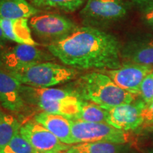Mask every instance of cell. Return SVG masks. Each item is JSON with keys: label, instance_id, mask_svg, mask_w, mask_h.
<instances>
[{"label": "cell", "instance_id": "obj_1", "mask_svg": "<svg viewBox=\"0 0 153 153\" xmlns=\"http://www.w3.org/2000/svg\"><path fill=\"white\" fill-rule=\"evenodd\" d=\"M45 46L55 58L76 70H114L122 65L118 38L91 26H79L68 37Z\"/></svg>", "mask_w": 153, "mask_h": 153}, {"label": "cell", "instance_id": "obj_2", "mask_svg": "<svg viewBox=\"0 0 153 153\" xmlns=\"http://www.w3.org/2000/svg\"><path fill=\"white\" fill-rule=\"evenodd\" d=\"M68 87L82 100L94 103L106 110L133 102L136 97L118 87L103 71H93L81 75L72 86Z\"/></svg>", "mask_w": 153, "mask_h": 153}, {"label": "cell", "instance_id": "obj_3", "mask_svg": "<svg viewBox=\"0 0 153 153\" xmlns=\"http://www.w3.org/2000/svg\"><path fill=\"white\" fill-rule=\"evenodd\" d=\"M21 94L28 106L41 111L58 114L72 119L78 114L82 100L79 96L67 87L37 88L22 85Z\"/></svg>", "mask_w": 153, "mask_h": 153}, {"label": "cell", "instance_id": "obj_4", "mask_svg": "<svg viewBox=\"0 0 153 153\" xmlns=\"http://www.w3.org/2000/svg\"><path fill=\"white\" fill-rule=\"evenodd\" d=\"M9 73L23 85L48 88L71 81L76 78L78 71L65 65L50 61L23 67Z\"/></svg>", "mask_w": 153, "mask_h": 153}, {"label": "cell", "instance_id": "obj_5", "mask_svg": "<svg viewBox=\"0 0 153 153\" xmlns=\"http://www.w3.org/2000/svg\"><path fill=\"white\" fill-rule=\"evenodd\" d=\"M28 23L34 36L45 45L64 39L79 28L70 19L56 13L36 14Z\"/></svg>", "mask_w": 153, "mask_h": 153}, {"label": "cell", "instance_id": "obj_6", "mask_svg": "<svg viewBox=\"0 0 153 153\" xmlns=\"http://www.w3.org/2000/svg\"><path fill=\"white\" fill-rule=\"evenodd\" d=\"M127 11L123 0H87L79 16L84 26L99 28L121 20Z\"/></svg>", "mask_w": 153, "mask_h": 153}, {"label": "cell", "instance_id": "obj_7", "mask_svg": "<svg viewBox=\"0 0 153 153\" xmlns=\"http://www.w3.org/2000/svg\"><path fill=\"white\" fill-rule=\"evenodd\" d=\"M70 120L74 145L94 142L126 144L131 141V135L128 132L116 128L106 123H89Z\"/></svg>", "mask_w": 153, "mask_h": 153}, {"label": "cell", "instance_id": "obj_8", "mask_svg": "<svg viewBox=\"0 0 153 153\" xmlns=\"http://www.w3.org/2000/svg\"><path fill=\"white\" fill-rule=\"evenodd\" d=\"M55 57L48 51L36 45L18 44L8 48L0 49V69L11 72L38 62H50Z\"/></svg>", "mask_w": 153, "mask_h": 153}, {"label": "cell", "instance_id": "obj_9", "mask_svg": "<svg viewBox=\"0 0 153 153\" xmlns=\"http://www.w3.org/2000/svg\"><path fill=\"white\" fill-rule=\"evenodd\" d=\"M19 132L31 145L36 153H62L68 151L72 146L61 142L35 120L25 122Z\"/></svg>", "mask_w": 153, "mask_h": 153}, {"label": "cell", "instance_id": "obj_10", "mask_svg": "<svg viewBox=\"0 0 153 153\" xmlns=\"http://www.w3.org/2000/svg\"><path fill=\"white\" fill-rule=\"evenodd\" d=\"M118 87L135 96L140 94V87L145 77L153 71L152 66L123 62L114 70H102Z\"/></svg>", "mask_w": 153, "mask_h": 153}, {"label": "cell", "instance_id": "obj_11", "mask_svg": "<svg viewBox=\"0 0 153 153\" xmlns=\"http://www.w3.org/2000/svg\"><path fill=\"white\" fill-rule=\"evenodd\" d=\"M147 106L143 101L118 105L108 111L107 123L124 131H133L145 121L143 111Z\"/></svg>", "mask_w": 153, "mask_h": 153}, {"label": "cell", "instance_id": "obj_12", "mask_svg": "<svg viewBox=\"0 0 153 153\" xmlns=\"http://www.w3.org/2000/svg\"><path fill=\"white\" fill-rule=\"evenodd\" d=\"M22 85L14 76L0 69V106L19 118L29 107L21 94Z\"/></svg>", "mask_w": 153, "mask_h": 153}, {"label": "cell", "instance_id": "obj_13", "mask_svg": "<svg viewBox=\"0 0 153 153\" xmlns=\"http://www.w3.org/2000/svg\"><path fill=\"white\" fill-rule=\"evenodd\" d=\"M121 59L125 62L153 65V36L129 41L121 48Z\"/></svg>", "mask_w": 153, "mask_h": 153}, {"label": "cell", "instance_id": "obj_14", "mask_svg": "<svg viewBox=\"0 0 153 153\" xmlns=\"http://www.w3.org/2000/svg\"><path fill=\"white\" fill-rule=\"evenodd\" d=\"M34 120L48 130L61 142L70 145H74L69 118L61 115L41 111L35 115Z\"/></svg>", "mask_w": 153, "mask_h": 153}, {"label": "cell", "instance_id": "obj_15", "mask_svg": "<svg viewBox=\"0 0 153 153\" xmlns=\"http://www.w3.org/2000/svg\"><path fill=\"white\" fill-rule=\"evenodd\" d=\"M0 26L6 38L18 44L39 45L32 37L28 19H0Z\"/></svg>", "mask_w": 153, "mask_h": 153}, {"label": "cell", "instance_id": "obj_16", "mask_svg": "<svg viewBox=\"0 0 153 153\" xmlns=\"http://www.w3.org/2000/svg\"><path fill=\"white\" fill-rule=\"evenodd\" d=\"M39 12L27 0H0V19H28Z\"/></svg>", "mask_w": 153, "mask_h": 153}, {"label": "cell", "instance_id": "obj_17", "mask_svg": "<svg viewBox=\"0 0 153 153\" xmlns=\"http://www.w3.org/2000/svg\"><path fill=\"white\" fill-rule=\"evenodd\" d=\"M125 144L110 142L79 143L72 145L68 153H125Z\"/></svg>", "mask_w": 153, "mask_h": 153}, {"label": "cell", "instance_id": "obj_18", "mask_svg": "<svg viewBox=\"0 0 153 153\" xmlns=\"http://www.w3.org/2000/svg\"><path fill=\"white\" fill-rule=\"evenodd\" d=\"M87 0H29L36 8L45 11H58L73 13L79 9Z\"/></svg>", "mask_w": 153, "mask_h": 153}, {"label": "cell", "instance_id": "obj_19", "mask_svg": "<svg viewBox=\"0 0 153 153\" xmlns=\"http://www.w3.org/2000/svg\"><path fill=\"white\" fill-rule=\"evenodd\" d=\"M108 117V110L94 103L82 100L79 112L71 120L89 122V123H107Z\"/></svg>", "mask_w": 153, "mask_h": 153}, {"label": "cell", "instance_id": "obj_20", "mask_svg": "<svg viewBox=\"0 0 153 153\" xmlns=\"http://www.w3.org/2000/svg\"><path fill=\"white\" fill-rule=\"evenodd\" d=\"M22 126L20 119L14 114L3 115L0 118V150L10 142Z\"/></svg>", "mask_w": 153, "mask_h": 153}, {"label": "cell", "instance_id": "obj_21", "mask_svg": "<svg viewBox=\"0 0 153 153\" xmlns=\"http://www.w3.org/2000/svg\"><path fill=\"white\" fill-rule=\"evenodd\" d=\"M0 153H36V152L19 131L10 142L0 150Z\"/></svg>", "mask_w": 153, "mask_h": 153}, {"label": "cell", "instance_id": "obj_22", "mask_svg": "<svg viewBox=\"0 0 153 153\" xmlns=\"http://www.w3.org/2000/svg\"><path fill=\"white\" fill-rule=\"evenodd\" d=\"M147 106L153 101V71L145 77L140 87V94Z\"/></svg>", "mask_w": 153, "mask_h": 153}, {"label": "cell", "instance_id": "obj_23", "mask_svg": "<svg viewBox=\"0 0 153 153\" xmlns=\"http://www.w3.org/2000/svg\"><path fill=\"white\" fill-rule=\"evenodd\" d=\"M142 19L145 24L153 28V4L143 7Z\"/></svg>", "mask_w": 153, "mask_h": 153}, {"label": "cell", "instance_id": "obj_24", "mask_svg": "<svg viewBox=\"0 0 153 153\" xmlns=\"http://www.w3.org/2000/svg\"><path fill=\"white\" fill-rule=\"evenodd\" d=\"M143 116L145 120H153V101L144 108Z\"/></svg>", "mask_w": 153, "mask_h": 153}, {"label": "cell", "instance_id": "obj_25", "mask_svg": "<svg viewBox=\"0 0 153 153\" xmlns=\"http://www.w3.org/2000/svg\"><path fill=\"white\" fill-rule=\"evenodd\" d=\"M131 1L135 4L140 6L143 7H146V6L152 4H153V0H131Z\"/></svg>", "mask_w": 153, "mask_h": 153}, {"label": "cell", "instance_id": "obj_26", "mask_svg": "<svg viewBox=\"0 0 153 153\" xmlns=\"http://www.w3.org/2000/svg\"><path fill=\"white\" fill-rule=\"evenodd\" d=\"M8 41L6 36L4 34V32L2 29H1V26H0V49L4 48L7 42Z\"/></svg>", "mask_w": 153, "mask_h": 153}, {"label": "cell", "instance_id": "obj_27", "mask_svg": "<svg viewBox=\"0 0 153 153\" xmlns=\"http://www.w3.org/2000/svg\"><path fill=\"white\" fill-rule=\"evenodd\" d=\"M4 114H5V113L3 111V110L1 109V108H0V118H1V117H2V116H3V115Z\"/></svg>", "mask_w": 153, "mask_h": 153}, {"label": "cell", "instance_id": "obj_28", "mask_svg": "<svg viewBox=\"0 0 153 153\" xmlns=\"http://www.w3.org/2000/svg\"><path fill=\"white\" fill-rule=\"evenodd\" d=\"M62 153H68L67 152H62Z\"/></svg>", "mask_w": 153, "mask_h": 153}]
</instances>
